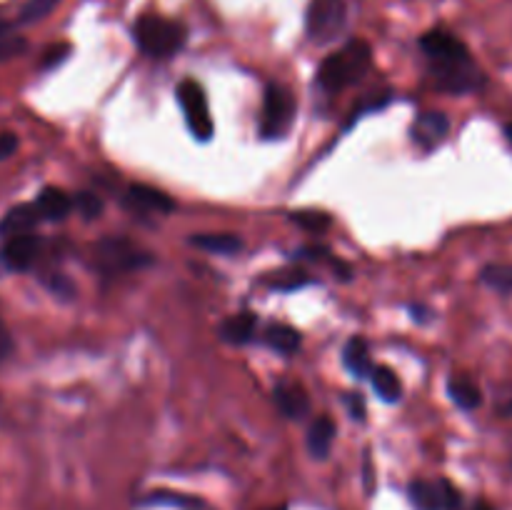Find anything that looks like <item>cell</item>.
<instances>
[{
	"mask_svg": "<svg viewBox=\"0 0 512 510\" xmlns=\"http://www.w3.org/2000/svg\"><path fill=\"white\" fill-rule=\"evenodd\" d=\"M370 63H373V48L368 40H348L343 48L323 60L318 70V85L325 93H340L358 83L368 73Z\"/></svg>",
	"mask_w": 512,
	"mask_h": 510,
	"instance_id": "6da1fadb",
	"label": "cell"
},
{
	"mask_svg": "<svg viewBox=\"0 0 512 510\" xmlns=\"http://www.w3.org/2000/svg\"><path fill=\"white\" fill-rule=\"evenodd\" d=\"M133 35L138 48L150 58H173L183 50L188 40V30L178 20L163 18V15H143L135 20Z\"/></svg>",
	"mask_w": 512,
	"mask_h": 510,
	"instance_id": "7a4b0ae2",
	"label": "cell"
},
{
	"mask_svg": "<svg viewBox=\"0 0 512 510\" xmlns=\"http://www.w3.org/2000/svg\"><path fill=\"white\" fill-rule=\"evenodd\" d=\"M348 25V3L345 0H310L305 10V30L318 45H328L343 35Z\"/></svg>",
	"mask_w": 512,
	"mask_h": 510,
	"instance_id": "3957f363",
	"label": "cell"
},
{
	"mask_svg": "<svg viewBox=\"0 0 512 510\" xmlns=\"http://www.w3.org/2000/svg\"><path fill=\"white\" fill-rule=\"evenodd\" d=\"M295 120V98L285 85L270 83L263 93L258 130L265 140L283 138Z\"/></svg>",
	"mask_w": 512,
	"mask_h": 510,
	"instance_id": "277c9868",
	"label": "cell"
},
{
	"mask_svg": "<svg viewBox=\"0 0 512 510\" xmlns=\"http://www.w3.org/2000/svg\"><path fill=\"white\" fill-rule=\"evenodd\" d=\"M175 95H178V103L180 108H183L185 123H188L193 138L200 140V143H208L215 133V123L213 115H210V105L208 98H205L203 85L185 78L183 83L175 88Z\"/></svg>",
	"mask_w": 512,
	"mask_h": 510,
	"instance_id": "5b68a950",
	"label": "cell"
},
{
	"mask_svg": "<svg viewBox=\"0 0 512 510\" xmlns=\"http://www.w3.org/2000/svg\"><path fill=\"white\" fill-rule=\"evenodd\" d=\"M150 263V255L125 238H105L95 245V265L105 275L130 273Z\"/></svg>",
	"mask_w": 512,
	"mask_h": 510,
	"instance_id": "8992f818",
	"label": "cell"
},
{
	"mask_svg": "<svg viewBox=\"0 0 512 510\" xmlns=\"http://www.w3.org/2000/svg\"><path fill=\"white\" fill-rule=\"evenodd\" d=\"M410 500L418 510H455L460 493L450 480H415L410 485Z\"/></svg>",
	"mask_w": 512,
	"mask_h": 510,
	"instance_id": "52a82bcc",
	"label": "cell"
},
{
	"mask_svg": "<svg viewBox=\"0 0 512 510\" xmlns=\"http://www.w3.org/2000/svg\"><path fill=\"white\" fill-rule=\"evenodd\" d=\"M420 48L423 53L428 55L430 63H440V60H450V58H458V55L468 53V45L458 38L455 33L443 28H433L420 38Z\"/></svg>",
	"mask_w": 512,
	"mask_h": 510,
	"instance_id": "ba28073f",
	"label": "cell"
},
{
	"mask_svg": "<svg viewBox=\"0 0 512 510\" xmlns=\"http://www.w3.org/2000/svg\"><path fill=\"white\" fill-rule=\"evenodd\" d=\"M125 205L135 213H170L175 208L173 198L163 190L145 183H133L125 190Z\"/></svg>",
	"mask_w": 512,
	"mask_h": 510,
	"instance_id": "9c48e42d",
	"label": "cell"
},
{
	"mask_svg": "<svg viewBox=\"0 0 512 510\" xmlns=\"http://www.w3.org/2000/svg\"><path fill=\"white\" fill-rule=\"evenodd\" d=\"M40 253V240L38 235L25 233V235H13V238H5L3 250H0V260L8 265L10 270H28L35 263Z\"/></svg>",
	"mask_w": 512,
	"mask_h": 510,
	"instance_id": "30bf717a",
	"label": "cell"
},
{
	"mask_svg": "<svg viewBox=\"0 0 512 510\" xmlns=\"http://www.w3.org/2000/svg\"><path fill=\"white\" fill-rule=\"evenodd\" d=\"M275 405H278L285 418H303L310 410L308 390L295 383V380H283V383L275 385Z\"/></svg>",
	"mask_w": 512,
	"mask_h": 510,
	"instance_id": "8fae6325",
	"label": "cell"
},
{
	"mask_svg": "<svg viewBox=\"0 0 512 510\" xmlns=\"http://www.w3.org/2000/svg\"><path fill=\"white\" fill-rule=\"evenodd\" d=\"M40 213L35 203H18L8 210V213L0 218V235L3 238H13V235H25L33 233V228L38 225Z\"/></svg>",
	"mask_w": 512,
	"mask_h": 510,
	"instance_id": "7c38bea8",
	"label": "cell"
},
{
	"mask_svg": "<svg viewBox=\"0 0 512 510\" xmlns=\"http://www.w3.org/2000/svg\"><path fill=\"white\" fill-rule=\"evenodd\" d=\"M450 130L448 115L443 113H423L413 125V138L415 143L423 145V148H435L438 143H443L445 135Z\"/></svg>",
	"mask_w": 512,
	"mask_h": 510,
	"instance_id": "4fadbf2b",
	"label": "cell"
},
{
	"mask_svg": "<svg viewBox=\"0 0 512 510\" xmlns=\"http://www.w3.org/2000/svg\"><path fill=\"white\" fill-rule=\"evenodd\" d=\"M35 205H38L40 218L53 220V223H58V220H65V218H68L70 210H73V200H70V195L65 193V190L53 188V185H48V188L40 190Z\"/></svg>",
	"mask_w": 512,
	"mask_h": 510,
	"instance_id": "5bb4252c",
	"label": "cell"
},
{
	"mask_svg": "<svg viewBox=\"0 0 512 510\" xmlns=\"http://www.w3.org/2000/svg\"><path fill=\"white\" fill-rule=\"evenodd\" d=\"M448 395L453 403L463 410H475L483 405V390L475 380L465 378V375H453L448 383Z\"/></svg>",
	"mask_w": 512,
	"mask_h": 510,
	"instance_id": "9a60e30c",
	"label": "cell"
},
{
	"mask_svg": "<svg viewBox=\"0 0 512 510\" xmlns=\"http://www.w3.org/2000/svg\"><path fill=\"white\" fill-rule=\"evenodd\" d=\"M255 325H258V320H255L253 313H235L228 320H223V325H220V338L233 345L250 343L255 335Z\"/></svg>",
	"mask_w": 512,
	"mask_h": 510,
	"instance_id": "2e32d148",
	"label": "cell"
},
{
	"mask_svg": "<svg viewBox=\"0 0 512 510\" xmlns=\"http://www.w3.org/2000/svg\"><path fill=\"white\" fill-rule=\"evenodd\" d=\"M263 340L270 345V348L275 350V353L293 355V353H298L300 340H303V338H300L298 330L290 328V325H285V323H270L268 328H265Z\"/></svg>",
	"mask_w": 512,
	"mask_h": 510,
	"instance_id": "e0dca14e",
	"label": "cell"
},
{
	"mask_svg": "<svg viewBox=\"0 0 512 510\" xmlns=\"http://www.w3.org/2000/svg\"><path fill=\"white\" fill-rule=\"evenodd\" d=\"M343 363L355 378H368L373 373V363H370V350L368 343L363 338L348 340V345L343 348Z\"/></svg>",
	"mask_w": 512,
	"mask_h": 510,
	"instance_id": "ac0fdd59",
	"label": "cell"
},
{
	"mask_svg": "<svg viewBox=\"0 0 512 510\" xmlns=\"http://www.w3.org/2000/svg\"><path fill=\"white\" fill-rule=\"evenodd\" d=\"M190 243H193L195 248L218 255L238 253V250L243 248V240L233 233H195L193 238H190Z\"/></svg>",
	"mask_w": 512,
	"mask_h": 510,
	"instance_id": "d6986e66",
	"label": "cell"
},
{
	"mask_svg": "<svg viewBox=\"0 0 512 510\" xmlns=\"http://www.w3.org/2000/svg\"><path fill=\"white\" fill-rule=\"evenodd\" d=\"M335 440V423L330 418H318L313 420L308 430V448L315 458H325L330 453V445Z\"/></svg>",
	"mask_w": 512,
	"mask_h": 510,
	"instance_id": "ffe728a7",
	"label": "cell"
},
{
	"mask_svg": "<svg viewBox=\"0 0 512 510\" xmlns=\"http://www.w3.org/2000/svg\"><path fill=\"white\" fill-rule=\"evenodd\" d=\"M370 378H373L375 393H378L385 403H395V400H400V395H403V385H400V378L393 373V370L385 368V365H378V368H373Z\"/></svg>",
	"mask_w": 512,
	"mask_h": 510,
	"instance_id": "44dd1931",
	"label": "cell"
},
{
	"mask_svg": "<svg viewBox=\"0 0 512 510\" xmlns=\"http://www.w3.org/2000/svg\"><path fill=\"white\" fill-rule=\"evenodd\" d=\"M480 280L500 295H512V263H488L480 270Z\"/></svg>",
	"mask_w": 512,
	"mask_h": 510,
	"instance_id": "7402d4cb",
	"label": "cell"
},
{
	"mask_svg": "<svg viewBox=\"0 0 512 510\" xmlns=\"http://www.w3.org/2000/svg\"><path fill=\"white\" fill-rule=\"evenodd\" d=\"M290 220L300 228L310 230V233H323L333 225V218L323 210H295V213H290Z\"/></svg>",
	"mask_w": 512,
	"mask_h": 510,
	"instance_id": "603a6c76",
	"label": "cell"
},
{
	"mask_svg": "<svg viewBox=\"0 0 512 510\" xmlns=\"http://www.w3.org/2000/svg\"><path fill=\"white\" fill-rule=\"evenodd\" d=\"M60 5V0H28V3L20 8L18 15V23L20 25H30V23H38V20L48 18L55 8Z\"/></svg>",
	"mask_w": 512,
	"mask_h": 510,
	"instance_id": "cb8c5ba5",
	"label": "cell"
},
{
	"mask_svg": "<svg viewBox=\"0 0 512 510\" xmlns=\"http://www.w3.org/2000/svg\"><path fill=\"white\" fill-rule=\"evenodd\" d=\"M73 208H78V213L83 215L85 220H93L103 213V200L95 193H78L73 200Z\"/></svg>",
	"mask_w": 512,
	"mask_h": 510,
	"instance_id": "d4e9b609",
	"label": "cell"
},
{
	"mask_svg": "<svg viewBox=\"0 0 512 510\" xmlns=\"http://www.w3.org/2000/svg\"><path fill=\"white\" fill-rule=\"evenodd\" d=\"M25 50H28V40L20 38V35H0V63L18 58Z\"/></svg>",
	"mask_w": 512,
	"mask_h": 510,
	"instance_id": "484cf974",
	"label": "cell"
},
{
	"mask_svg": "<svg viewBox=\"0 0 512 510\" xmlns=\"http://www.w3.org/2000/svg\"><path fill=\"white\" fill-rule=\"evenodd\" d=\"M310 278L308 273H303V270H288V273H278L273 278V288L278 290H295V288H303V285H308Z\"/></svg>",
	"mask_w": 512,
	"mask_h": 510,
	"instance_id": "4316f807",
	"label": "cell"
},
{
	"mask_svg": "<svg viewBox=\"0 0 512 510\" xmlns=\"http://www.w3.org/2000/svg\"><path fill=\"white\" fill-rule=\"evenodd\" d=\"M68 53H70L68 43L50 45V48L43 53V63H40V65H43V68H55V65H60L65 58H68Z\"/></svg>",
	"mask_w": 512,
	"mask_h": 510,
	"instance_id": "83f0119b",
	"label": "cell"
},
{
	"mask_svg": "<svg viewBox=\"0 0 512 510\" xmlns=\"http://www.w3.org/2000/svg\"><path fill=\"white\" fill-rule=\"evenodd\" d=\"M148 503H173V505H200V500L193 498H183V495H175V493H153L148 498Z\"/></svg>",
	"mask_w": 512,
	"mask_h": 510,
	"instance_id": "f1b7e54d",
	"label": "cell"
},
{
	"mask_svg": "<svg viewBox=\"0 0 512 510\" xmlns=\"http://www.w3.org/2000/svg\"><path fill=\"white\" fill-rule=\"evenodd\" d=\"M345 405L350 408V415L355 420H363L365 418V398L360 393H348L345 395Z\"/></svg>",
	"mask_w": 512,
	"mask_h": 510,
	"instance_id": "f546056e",
	"label": "cell"
},
{
	"mask_svg": "<svg viewBox=\"0 0 512 510\" xmlns=\"http://www.w3.org/2000/svg\"><path fill=\"white\" fill-rule=\"evenodd\" d=\"M18 150V138L13 133H0V160H8Z\"/></svg>",
	"mask_w": 512,
	"mask_h": 510,
	"instance_id": "4dcf8cb0",
	"label": "cell"
},
{
	"mask_svg": "<svg viewBox=\"0 0 512 510\" xmlns=\"http://www.w3.org/2000/svg\"><path fill=\"white\" fill-rule=\"evenodd\" d=\"M10 353H13V338H10V330L5 328L3 320H0V363H3Z\"/></svg>",
	"mask_w": 512,
	"mask_h": 510,
	"instance_id": "1f68e13d",
	"label": "cell"
},
{
	"mask_svg": "<svg viewBox=\"0 0 512 510\" xmlns=\"http://www.w3.org/2000/svg\"><path fill=\"white\" fill-rule=\"evenodd\" d=\"M503 135H505V140H508V145L512 148V120H508V123L503 125Z\"/></svg>",
	"mask_w": 512,
	"mask_h": 510,
	"instance_id": "d6a6232c",
	"label": "cell"
},
{
	"mask_svg": "<svg viewBox=\"0 0 512 510\" xmlns=\"http://www.w3.org/2000/svg\"><path fill=\"white\" fill-rule=\"evenodd\" d=\"M473 510H495V508H493V505H490V503H485V500H480V503L475 505Z\"/></svg>",
	"mask_w": 512,
	"mask_h": 510,
	"instance_id": "836d02e7",
	"label": "cell"
},
{
	"mask_svg": "<svg viewBox=\"0 0 512 510\" xmlns=\"http://www.w3.org/2000/svg\"><path fill=\"white\" fill-rule=\"evenodd\" d=\"M5 33H8V25H5L3 18H0V35H5Z\"/></svg>",
	"mask_w": 512,
	"mask_h": 510,
	"instance_id": "e575fe53",
	"label": "cell"
},
{
	"mask_svg": "<svg viewBox=\"0 0 512 510\" xmlns=\"http://www.w3.org/2000/svg\"><path fill=\"white\" fill-rule=\"evenodd\" d=\"M270 510H285V508H283V505H280V508H270Z\"/></svg>",
	"mask_w": 512,
	"mask_h": 510,
	"instance_id": "d590c367",
	"label": "cell"
}]
</instances>
